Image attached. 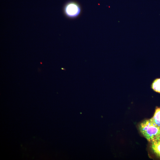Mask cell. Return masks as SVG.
<instances>
[{"label":"cell","instance_id":"obj_2","mask_svg":"<svg viewBox=\"0 0 160 160\" xmlns=\"http://www.w3.org/2000/svg\"><path fill=\"white\" fill-rule=\"evenodd\" d=\"M81 11V7L77 2L73 1L67 2L63 8L65 15L70 18H75L79 16Z\"/></svg>","mask_w":160,"mask_h":160},{"label":"cell","instance_id":"obj_1","mask_svg":"<svg viewBox=\"0 0 160 160\" xmlns=\"http://www.w3.org/2000/svg\"><path fill=\"white\" fill-rule=\"evenodd\" d=\"M139 128L142 135L150 142L160 138V127L154 125L149 119L142 122Z\"/></svg>","mask_w":160,"mask_h":160},{"label":"cell","instance_id":"obj_3","mask_svg":"<svg viewBox=\"0 0 160 160\" xmlns=\"http://www.w3.org/2000/svg\"><path fill=\"white\" fill-rule=\"evenodd\" d=\"M150 142L152 150L157 157L160 158V138Z\"/></svg>","mask_w":160,"mask_h":160},{"label":"cell","instance_id":"obj_4","mask_svg":"<svg viewBox=\"0 0 160 160\" xmlns=\"http://www.w3.org/2000/svg\"><path fill=\"white\" fill-rule=\"evenodd\" d=\"M149 120L154 125L160 127V108H156L153 116Z\"/></svg>","mask_w":160,"mask_h":160},{"label":"cell","instance_id":"obj_5","mask_svg":"<svg viewBox=\"0 0 160 160\" xmlns=\"http://www.w3.org/2000/svg\"><path fill=\"white\" fill-rule=\"evenodd\" d=\"M151 87L155 92L160 93V78H157L153 82Z\"/></svg>","mask_w":160,"mask_h":160}]
</instances>
